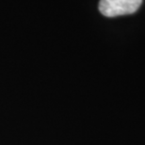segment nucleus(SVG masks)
<instances>
[{
    "instance_id": "obj_1",
    "label": "nucleus",
    "mask_w": 145,
    "mask_h": 145,
    "mask_svg": "<svg viewBox=\"0 0 145 145\" xmlns=\"http://www.w3.org/2000/svg\"><path fill=\"white\" fill-rule=\"evenodd\" d=\"M143 0H100L98 8L102 15L113 18L133 14L142 4Z\"/></svg>"
}]
</instances>
